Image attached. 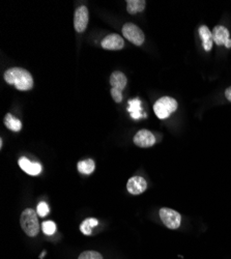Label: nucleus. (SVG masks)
Wrapping results in <instances>:
<instances>
[{"mask_svg":"<svg viewBox=\"0 0 231 259\" xmlns=\"http://www.w3.org/2000/svg\"><path fill=\"white\" fill-rule=\"evenodd\" d=\"M6 83L14 85L17 89L26 91L33 87V78L27 69L22 67H10L4 73Z\"/></svg>","mask_w":231,"mask_h":259,"instance_id":"nucleus-1","label":"nucleus"},{"mask_svg":"<svg viewBox=\"0 0 231 259\" xmlns=\"http://www.w3.org/2000/svg\"><path fill=\"white\" fill-rule=\"evenodd\" d=\"M20 224L28 237H36L40 232L38 213L32 208H26L22 211Z\"/></svg>","mask_w":231,"mask_h":259,"instance_id":"nucleus-2","label":"nucleus"},{"mask_svg":"<svg viewBox=\"0 0 231 259\" xmlns=\"http://www.w3.org/2000/svg\"><path fill=\"white\" fill-rule=\"evenodd\" d=\"M177 109V102L170 97H163L159 99L154 105V111L158 119L166 120Z\"/></svg>","mask_w":231,"mask_h":259,"instance_id":"nucleus-3","label":"nucleus"},{"mask_svg":"<svg viewBox=\"0 0 231 259\" xmlns=\"http://www.w3.org/2000/svg\"><path fill=\"white\" fill-rule=\"evenodd\" d=\"M160 218L169 229H177L181 224V216L176 210L163 207L160 209Z\"/></svg>","mask_w":231,"mask_h":259,"instance_id":"nucleus-4","label":"nucleus"},{"mask_svg":"<svg viewBox=\"0 0 231 259\" xmlns=\"http://www.w3.org/2000/svg\"><path fill=\"white\" fill-rule=\"evenodd\" d=\"M122 35L136 46H141L145 40L143 31L133 23H125L122 26Z\"/></svg>","mask_w":231,"mask_h":259,"instance_id":"nucleus-5","label":"nucleus"},{"mask_svg":"<svg viewBox=\"0 0 231 259\" xmlns=\"http://www.w3.org/2000/svg\"><path fill=\"white\" fill-rule=\"evenodd\" d=\"M89 21V11L86 6L82 5L76 9L74 17V26L77 32L85 31Z\"/></svg>","mask_w":231,"mask_h":259,"instance_id":"nucleus-6","label":"nucleus"},{"mask_svg":"<svg viewBox=\"0 0 231 259\" xmlns=\"http://www.w3.org/2000/svg\"><path fill=\"white\" fill-rule=\"evenodd\" d=\"M156 141L157 140L155 135L148 130H141L134 136V143L137 146L143 148L154 146L156 144Z\"/></svg>","mask_w":231,"mask_h":259,"instance_id":"nucleus-7","label":"nucleus"},{"mask_svg":"<svg viewBox=\"0 0 231 259\" xmlns=\"http://www.w3.org/2000/svg\"><path fill=\"white\" fill-rule=\"evenodd\" d=\"M102 47L106 50H121L124 47V41L119 34L112 33L102 41Z\"/></svg>","mask_w":231,"mask_h":259,"instance_id":"nucleus-8","label":"nucleus"},{"mask_svg":"<svg viewBox=\"0 0 231 259\" xmlns=\"http://www.w3.org/2000/svg\"><path fill=\"white\" fill-rule=\"evenodd\" d=\"M214 37V42L218 46L224 45L226 48L230 49L231 48V39H230V33L228 29L224 26H216L214 28L213 32Z\"/></svg>","mask_w":231,"mask_h":259,"instance_id":"nucleus-9","label":"nucleus"},{"mask_svg":"<svg viewBox=\"0 0 231 259\" xmlns=\"http://www.w3.org/2000/svg\"><path fill=\"white\" fill-rule=\"evenodd\" d=\"M126 189L132 195H140L147 189V182L141 176H133L128 181Z\"/></svg>","mask_w":231,"mask_h":259,"instance_id":"nucleus-10","label":"nucleus"},{"mask_svg":"<svg viewBox=\"0 0 231 259\" xmlns=\"http://www.w3.org/2000/svg\"><path fill=\"white\" fill-rule=\"evenodd\" d=\"M19 166L29 175H39L42 172V165L40 163H32L25 157L19 159Z\"/></svg>","mask_w":231,"mask_h":259,"instance_id":"nucleus-11","label":"nucleus"},{"mask_svg":"<svg viewBox=\"0 0 231 259\" xmlns=\"http://www.w3.org/2000/svg\"><path fill=\"white\" fill-rule=\"evenodd\" d=\"M199 35L202 40V46L205 51H211L214 45V37L213 32L209 29L207 26H200L199 27Z\"/></svg>","mask_w":231,"mask_h":259,"instance_id":"nucleus-12","label":"nucleus"},{"mask_svg":"<svg viewBox=\"0 0 231 259\" xmlns=\"http://www.w3.org/2000/svg\"><path fill=\"white\" fill-rule=\"evenodd\" d=\"M126 83H128V79H126L125 75L121 72H113L110 76V84L112 86V88L117 89L122 91L125 86Z\"/></svg>","mask_w":231,"mask_h":259,"instance_id":"nucleus-13","label":"nucleus"},{"mask_svg":"<svg viewBox=\"0 0 231 259\" xmlns=\"http://www.w3.org/2000/svg\"><path fill=\"white\" fill-rule=\"evenodd\" d=\"M129 112L133 120H140L141 117H145V114L142 113L141 101L139 99H133L129 101Z\"/></svg>","mask_w":231,"mask_h":259,"instance_id":"nucleus-14","label":"nucleus"},{"mask_svg":"<svg viewBox=\"0 0 231 259\" xmlns=\"http://www.w3.org/2000/svg\"><path fill=\"white\" fill-rule=\"evenodd\" d=\"M146 2L144 0H128L126 1V10L131 15H135L137 13H141L145 8Z\"/></svg>","mask_w":231,"mask_h":259,"instance_id":"nucleus-15","label":"nucleus"},{"mask_svg":"<svg viewBox=\"0 0 231 259\" xmlns=\"http://www.w3.org/2000/svg\"><path fill=\"white\" fill-rule=\"evenodd\" d=\"M4 126L10 130V131L13 132H19L21 131L22 129V123L20 120H18L17 117H15L14 115H11L10 113H7L4 117Z\"/></svg>","mask_w":231,"mask_h":259,"instance_id":"nucleus-16","label":"nucleus"},{"mask_svg":"<svg viewBox=\"0 0 231 259\" xmlns=\"http://www.w3.org/2000/svg\"><path fill=\"white\" fill-rule=\"evenodd\" d=\"M77 167H78V171L80 173L88 175L95 171L96 164H95L94 160L88 159V160H84V161H80L77 165Z\"/></svg>","mask_w":231,"mask_h":259,"instance_id":"nucleus-17","label":"nucleus"},{"mask_svg":"<svg viewBox=\"0 0 231 259\" xmlns=\"http://www.w3.org/2000/svg\"><path fill=\"white\" fill-rule=\"evenodd\" d=\"M99 225V221L95 218H88L82 222L80 225V230L85 235H90L92 232V228Z\"/></svg>","mask_w":231,"mask_h":259,"instance_id":"nucleus-18","label":"nucleus"},{"mask_svg":"<svg viewBox=\"0 0 231 259\" xmlns=\"http://www.w3.org/2000/svg\"><path fill=\"white\" fill-rule=\"evenodd\" d=\"M42 229L45 234L53 235L56 231V224L52 221H45L42 224Z\"/></svg>","mask_w":231,"mask_h":259,"instance_id":"nucleus-19","label":"nucleus"},{"mask_svg":"<svg viewBox=\"0 0 231 259\" xmlns=\"http://www.w3.org/2000/svg\"><path fill=\"white\" fill-rule=\"evenodd\" d=\"M78 259H103V256L96 251H85L80 254Z\"/></svg>","mask_w":231,"mask_h":259,"instance_id":"nucleus-20","label":"nucleus"},{"mask_svg":"<svg viewBox=\"0 0 231 259\" xmlns=\"http://www.w3.org/2000/svg\"><path fill=\"white\" fill-rule=\"evenodd\" d=\"M49 206L46 202H40L38 204V208H37V213L40 217H46L49 214Z\"/></svg>","mask_w":231,"mask_h":259,"instance_id":"nucleus-21","label":"nucleus"},{"mask_svg":"<svg viewBox=\"0 0 231 259\" xmlns=\"http://www.w3.org/2000/svg\"><path fill=\"white\" fill-rule=\"evenodd\" d=\"M110 92H111L112 99H113L115 102H116V103H120V102L122 101V91L117 90V89H114V88H111Z\"/></svg>","mask_w":231,"mask_h":259,"instance_id":"nucleus-22","label":"nucleus"},{"mask_svg":"<svg viewBox=\"0 0 231 259\" xmlns=\"http://www.w3.org/2000/svg\"><path fill=\"white\" fill-rule=\"evenodd\" d=\"M225 97L229 102H231V86L225 90Z\"/></svg>","mask_w":231,"mask_h":259,"instance_id":"nucleus-23","label":"nucleus"}]
</instances>
